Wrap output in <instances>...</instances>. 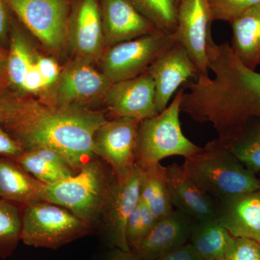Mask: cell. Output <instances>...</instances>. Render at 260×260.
Returning <instances> with one entry per match:
<instances>
[{
  "instance_id": "cell-1",
  "label": "cell",
  "mask_w": 260,
  "mask_h": 260,
  "mask_svg": "<svg viewBox=\"0 0 260 260\" xmlns=\"http://www.w3.org/2000/svg\"><path fill=\"white\" fill-rule=\"evenodd\" d=\"M102 112L64 107L16 95L1 125L24 150L49 148L61 154L75 173L95 158L93 139L107 121Z\"/></svg>"
},
{
  "instance_id": "cell-2",
  "label": "cell",
  "mask_w": 260,
  "mask_h": 260,
  "mask_svg": "<svg viewBox=\"0 0 260 260\" xmlns=\"http://www.w3.org/2000/svg\"><path fill=\"white\" fill-rule=\"evenodd\" d=\"M183 169L198 186L220 203L260 191V180L217 139L185 158Z\"/></svg>"
},
{
  "instance_id": "cell-3",
  "label": "cell",
  "mask_w": 260,
  "mask_h": 260,
  "mask_svg": "<svg viewBox=\"0 0 260 260\" xmlns=\"http://www.w3.org/2000/svg\"><path fill=\"white\" fill-rule=\"evenodd\" d=\"M115 181L114 174L95 158L70 177L45 184L44 201L66 208L95 227Z\"/></svg>"
},
{
  "instance_id": "cell-4",
  "label": "cell",
  "mask_w": 260,
  "mask_h": 260,
  "mask_svg": "<svg viewBox=\"0 0 260 260\" xmlns=\"http://www.w3.org/2000/svg\"><path fill=\"white\" fill-rule=\"evenodd\" d=\"M181 86L165 110L150 119L140 121L137 135L135 164L143 170L160 164L162 159L179 155L184 158L202 148L183 134L180 119Z\"/></svg>"
},
{
  "instance_id": "cell-5",
  "label": "cell",
  "mask_w": 260,
  "mask_h": 260,
  "mask_svg": "<svg viewBox=\"0 0 260 260\" xmlns=\"http://www.w3.org/2000/svg\"><path fill=\"white\" fill-rule=\"evenodd\" d=\"M21 208V241L25 245L58 249L88 235L94 228L66 208L48 202Z\"/></svg>"
},
{
  "instance_id": "cell-6",
  "label": "cell",
  "mask_w": 260,
  "mask_h": 260,
  "mask_svg": "<svg viewBox=\"0 0 260 260\" xmlns=\"http://www.w3.org/2000/svg\"><path fill=\"white\" fill-rule=\"evenodd\" d=\"M174 34L156 30L108 47L101 58L102 72L113 84L143 74L175 42Z\"/></svg>"
},
{
  "instance_id": "cell-7",
  "label": "cell",
  "mask_w": 260,
  "mask_h": 260,
  "mask_svg": "<svg viewBox=\"0 0 260 260\" xmlns=\"http://www.w3.org/2000/svg\"><path fill=\"white\" fill-rule=\"evenodd\" d=\"M15 18L44 47L62 49L68 41L73 0H5Z\"/></svg>"
},
{
  "instance_id": "cell-8",
  "label": "cell",
  "mask_w": 260,
  "mask_h": 260,
  "mask_svg": "<svg viewBox=\"0 0 260 260\" xmlns=\"http://www.w3.org/2000/svg\"><path fill=\"white\" fill-rule=\"evenodd\" d=\"M140 122L129 118L107 120L94 136V154L111 167L117 181L127 177L136 167L137 135Z\"/></svg>"
},
{
  "instance_id": "cell-9",
  "label": "cell",
  "mask_w": 260,
  "mask_h": 260,
  "mask_svg": "<svg viewBox=\"0 0 260 260\" xmlns=\"http://www.w3.org/2000/svg\"><path fill=\"white\" fill-rule=\"evenodd\" d=\"M177 25L174 37L185 49L198 75H209L208 39L212 23L208 0H181L177 6Z\"/></svg>"
},
{
  "instance_id": "cell-10",
  "label": "cell",
  "mask_w": 260,
  "mask_h": 260,
  "mask_svg": "<svg viewBox=\"0 0 260 260\" xmlns=\"http://www.w3.org/2000/svg\"><path fill=\"white\" fill-rule=\"evenodd\" d=\"M142 175L143 169L136 166L127 177L116 180L113 186L98 223L111 248L130 250L126 242V224L140 202Z\"/></svg>"
},
{
  "instance_id": "cell-11",
  "label": "cell",
  "mask_w": 260,
  "mask_h": 260,
  "mask_svg": "<svg viewBox=\"0 0 260 260\" xmlns=\"http://www.w3.org/2000/svg\"><path fill=\"white\" fill-rule=\"evenodd\" d=\"M113 83L91 63L76 59L61 70L56 85L54 99L49 104L64 107H85L104 101Z\"/></svg>"
},
{
  "instance_id": "cell-12",
  "label": "cell",
  "mask_w": 260,
  "mask_h": 260,
  "mask_svg": "<svg viewBox=\"0 0 260 260\" xmlns=\"http://www.w3.org/2000/svg\"><path fill=\"white\" fill-rule=\"evenodd\" d=\"M68 40L77 59L89 63L101 59L106 45L99 0H73Z\"/></svg>"
},
{
  "instance_id": "cell-13",
  "label": "cell",
  "mask_w": 260,
  "mask_h": 260,
  "mask_svg": "<svg viewBox=\"0 0 260 260\" xmlns=\"http://www.w3.org/2000/svg\"><path fill=\"white\" fill-rule=\"evenodd\" d=\"M147 72L155 84V102L159 113L167 109L179 89L198 75V71L185 49L175 42L150 65Z\"/></svg>"
},
{
  "instance_id": "cell-14",
  "label": "cell",
  "mask_w": 260,
  "mask_h": 260,
  "mask_svg": "<svg viewBox=\"0 0 260 260\" xmlns=\"http://www.w3.org/2000/svg\"><path fill=\"white\" fill-rule=\"evenodd\" d=\"M155 84L148 72L114 83L104 103L114 119L129 118L139 121L158 114L155 102Z\"/></svg>"
},
{
  "instance_id": "cell-15",
  "label": "cell",
  "mask_w": 260,
  "mask_h": 260,
  "mask_svg": "<svg viewBox=\"0 0 260 260\" xmlns=\"http://www.w3.org/2000/svg\"><path fill=\"white\" fill-rule=\"evenodd\" d=\"M166 168L169 197L174 209L194 222L218 218V203L186 174L182 166L173 164Z\"/></svg>"
},
{
  "instance_id": "cell-16",
  "label": "cell",
  "mask_w": 260,
  "mask_h": 260,
  "mask_svg": "<svg viewBox=\"0 0 260 260\" xmlns=\"http://www.w3.org/2000/svg\"><path fill=\"white\" fill-rule=\"evenodd\" d=\"M106 47L133 40L157 29L130 0H99Z\"/></svg>"
},
{
  "instance_id": "cell-17",
  "label": "cell",
  "mask_w": 260,
  "mask_h": 260,
  "mask_svg": "<svg viewBox=\"0 0 260 260\" xmlns=\"http://www.w3.org/2000/svg\"><path fill=\"white\" fill-rule=\"evenodd\" d=\"M194 220L179 210L157 220L150 232L134 249L142 260H155L189 243Z\"/></svg>"
},
{
  "instance_id": "cell-18",
  "label": "cell",
  "mask_w": 260,
  "mask_h": 260,
  "mask_svg": "<svg viewBox=\"0 0 260 260\" xmlns=\"http://www.w3.org/2000/svg\"><path fill=\"white\" fill-rule=\"evenodd\" d=\"M218 220L232 237L260 244V191L218 203Z\"/></svg>"
},
{
  "instance_id": "cell-19",
  "label": "cell",
  "mask_w": 260,
  "mask_h": 260,
  "mask_svg": "<svg viewBox=\"0 0 260 260\" xmlns=\"http://www.w3.org/2000/svg\"><path fill=\"white\" fill-rule=\"evenodd\" d=\"M45 184L13 160L0 157V198L20 206L44 201Z\"/></svg>"
},
{
  "instance_id": "cell-20",
  "label": "cell",
  "mask_w": 260,
  "mask_h": 260,
  "mask_svg": "<svg viewBox=\"0 0 260 260\" xmlns=\"http://www.w3.org/2000/svg\"><path fill=\"white\" fill-rule=\"evenodd\" d=\"M233 52L244 66L256 70L260 65V6L231 22Z\"/></svg>"
},
{
  "instance_id": "cell-21",
  "label": "cell",
  "mask_w": 260,
  "mask_h": 260,
  "mask_svg": "<svg viewBox=\"0 0 260 260\" xmlns=\"http://www.w3.org/2000/svg\"><path fill=\"white\" fill-rule=\"evenodd\" d=\"M14 160L44 184H54L75 174L64 157L49 148L39 147L25 150Z\"/></svg>"
},
{
  "instance_id": "cell-22",
  "label": "cell",
  "mask_w": 260,
  "mask_h": 260,
  "mask_svg": "<svg viewBox=\"0 0 260 260\" xmlns=\"http://www.w3.org/2000/svg\"><path fill=\"white\" fill-rule=\"evenodd\" d=\"M36 54L23 25L13 17L7 63L6 87L18 96H20L22 85L34 63Z\"/></svg>"
},
{
  "instance_id": "cell-23",
  "label": "cell",
  "mask_w": 260,
  "mask_h": 260,
  "mask_svg": "<svg viewBox=\"0 0 260 260\" xmlns=\"http://www.w3.org/2000/svg\"><path fill=\"white\" fill-rule=\"evenodd\" d=\"M218 218L195 221L189 243L204 260H223L234 240Z\"/></svg>"
},
{
  "instance_id": "cell-24",
  "label": "cell",
  "mask_w": 260,
  "mask_h": 260,
  "mask_svg": "<svg viewBox=\"0 0 260 260\" xmlns=\"http://www.w3.org/2000/svg\"><path fill=\"white\" fill-rule=\"evenodd\" d=\"M140 200L157 220L174 210L168 189L167 168L158 164L143 170Z\"/></svg>"
},
{
  "instance_id": "cell-25",
  "label": "cell",
  "mask_w": 260,
  "mask_h": 260,
  "mask_svg": "<svg viewBox=\"0 0 260 260\" xmlns=\"http://www.w3.org/2000/svg\"><path fill=\"white\" fill-rule=\"evenodd\" d=\"M21 206L0 198V259L10 257L21 241Z\"/></svg>"
},
{
  "instance_id": "cell-26",
  "label": "cell",
  "mask_w": 260,
  "mask_h": 260,
  "mask_svg": "<svg viewBox=\"0 0 260 260\" xmlns=\"http://www.w3.org/2000/svg\"><path fill=\"white\" fill-rule=\"evenodd\" d=\"M137 10L157 30L174 34L177 25V7L173 0H130Z\"/></svg>"
},
{
  "instance_id": "cell-27",
  "label": "cell",
  "mask_w": 260,
  "mask_h": 260,
  "mask_svg": "<svg viewBox=\"0 0 260 260\" xmlns=\"http://www.w3.org/2000/svg\"><path fill=\"white\" fill-rule=\"evenodd\" d=\"M233 155L252 172L260 171V125L246 127L229 148Z\"/></svg>"
},
{
  "instance_id": "cell-28",
  "label": "cell",
  "mask_w": 260,
  "mask_h": 260,
  "mask_svg": "<svg viewBox=\"0 0 260 260\" xmlns=\"http://www.w3.org/2000/svg\"><path fill=\"white\" fill-rule=\"evenodd\" d=\"M157 219L145 206L139 202L129 215L126 228V242L130 250L134 249L156 223Z\"/></svg>"
},
{
  "instance_id": "cell-29",
  "label": "cell",
  "mask_w": 260,
  "mask_h": 260,
  "mask_svg": "<svg viewBox=\"0 0 260 260\" xmlns=\"http://www.w3.org/2000/svg\"><path fill=\"white\" fill-rule=\"evenodd\" d=\"M212 21L231 23L248 10L260 6V0H208Z\"/></svg>"
},
{
  "instance_id": "cell-30",
  "label": "cell",
  "mask_w": 260,
  "mask_h": 260,
  "mask_svg": "<svg viewBox=\"0 0 260 260\" xmlns=\"http://www.w3.org/2000/svg\"><path fill=\"white\" fill-rule=\"evenodd\" d=\"M239 74L245 88L253 117L260 118V73L238 63Z\"/></svg>"
},
{
  "instance_id": "cell-31",
  "label": "cell",
  "mask_w": 260,
  "mask_h": 260,
  "mask_svg": "<svg viewBox=\"0 0 260 260\" xmlns=\"http://www.w3.org/2000/svg\"><path fill=\"white\" fill-rule=\"evenodd\" d=\"M223 260H260V244L252 239L234 237Z\"/></svg>"
},
{
  "instance_id": "cell-32",
  "label": "cell",
  "mask_w": 260,
  "mask_h": 260,
  "mask_svg": "<svg viewBox=\"0 0 260 260\" xmlns=\"http://www.w3.org/2000/svg\"><path fill=\"white\" fill-rule=\"evenodd\" d=\"M36 64L45 81L48 89L56 85L61 73L58 63L53 58L42 56L37 53Z\"/></svg>"
},
{
  "instance_id": "cell-33",
  "label": "cell",
  "mask_w": 260,
  "mask_h": 260,
  "mask_svg": "<svg viewBox=\"0 0 260 260\" xmlns=\"http://www.w3.org/2000/svg\"><path fill=\"white\" fill-rule=\"evenodd\" d=\"M23 151L21 145L0 124V157L15 160Z\"/></svg>"
},
{
  "instance_id": "cell-34",
  "label": "cell",
  "mask_w": 260,
  "mask_h": 260,
  "mask_svg": "<svg viewBox=\"0 0 260 260\" xmlns=\"http://www.w3.org/2000/svg\"><path fill=\"white\" fill-rule=\"evenodd\" d=\"M14 15L5 0H0V46L9 47L10 34Z\"/></svg>"
},
{
  "instance_id": "cell-35",
  "label": "cell",
  "mask_w": 260,
  "mask_h": 260,
  "mask_svg": "<svg viewBox=\"0 0 260 260\" xmlns=\"http://www.w3.org/2000/svg\"><path fill=\"white\" fill-rule=\"evenodd\" d=\"M155 260H204L189 243Z\"/></svg>"
},
{
  "instance_id": "cell-36",
  "label": "cell",
  "mask_w": 260,
  "mask_h": 260,
  "mask_svg": "<svg viewBox=\"0 0 260 260\" xmlns=\"http://www.w3.org/2000/svg\"><path fill=\"white\" fill-rule=\"evenodd\" d=\"M102 260H142L133 251H125L119 248H111L105 253Z\"/></svg>"
},
{
  "instance_id": "cell-37",
  "label": "cell",
  "mask_w": 260,
  "mask_h": 260,
  "mask_svg": "<svg viewBox=\"0 0 260 260\" xmlns=\"http://www.w3.org/2000/svg\"><path fill=\"white\" fill-rule=\"evenodd\" d=\"M17 95L7 88H0V124L4 120L10 104Z\"/></svg>"
},
{
  "instance_id": "cell-38",
  "label": "cell",
  "mask_w": 260,
  "mask_h": 260,
  "mask_svg": "<svg viewBox=\"0 0 260 260\" xmlns=\"http://www.w3.org/2000/svg\"><path fill=\"white\" fill-rule=\"evenodd\" d=\"M8 56V49L0 46V88H7L6 71Z\"/></svg>"
},
{
  "instance_id": "cell-39",
  "label": "cell",
  "mask_w": 260,
  "mask_h": 260,
  "mask_svg": "<svg viewBox=\"0 0 260 260\" xmlns=\"http://www.w3.org/2000/svg\"><path fill=\"white\" fill-rule=\"evenodd\" d=\"M174 1V4H175L176 6H178L179 5V3H180L181 0H173Z\"/></svg>"
}]
</instances>
